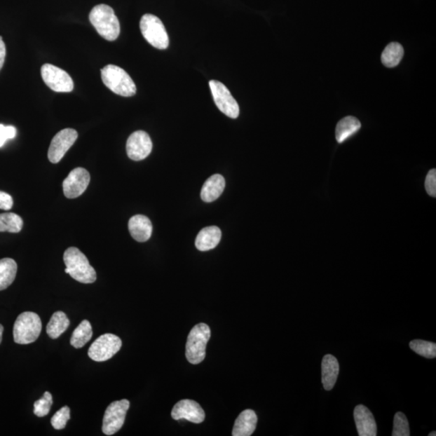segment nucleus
Segmentation results:
<instances>
[{"instance_id": "6", "label": "nucleus", "mask_w": 436, "mask_h": 436, "mask_svg": "<svg viewBox=\"0 0 436 436\" xmlns=\"http://www.w3.org/2000/svg\"><path fill=\"white\" fill-rule=\"evenodd\" d=\"M140 29L144 39L158 50H166L169 46V37L161 19L152 14L143 15Z\"/></svg>"}, {"instance_id": "24", "label": "nucleus", "mask_w": 436, "mask_h": 436, "mask_svg": "<svg viewBox=\"0 0 436 436\" xmlns=\"http://www.w3.org/2000/svg\"><path fill=\"white\" fill-rule=\"evenodd\" d=\"M93 336L91 323L83 320L74 329L71 339V344L74 348H81L91 340Z\"/></svg>"}, {"instance_id": "14", "label": "nucleus", "mask_w": 436, "mask_h": 436, "mask_svg": "<svg viewBox=\"0 0 436 436\" xmlns=\"http://www.w3.org/2000/svg\"><path fill=\"white\" fill-rule=\"evenodd\" d=\"M172 417L175 420L186 419L191 423H200L205 418V413L198 402L184 400L175 404Z\"/></svg>"}, {"instance_id": "7", "label": "nucleus", "mask_w": 436, "mask_h": 436, "mask_svg": "<svg viewBox=\"0 0 436 436\" xmlns=\"http://www.w3.org/2000/svg\"><path fill=\"white\" fill-rule=\"evenodd\" d=\"M121 339L113 334H104L95 339L88 350L89 357L97 362L109 360L121 348Z\"/></svg>"}, {"instance_id": "15", "label": "nucleus", "mask_w": 436, "mask_h": 436, "mask_svg": "<svg viewBox=\"0 0 436 436\" xmlns=\"http://www.w3.org/2000/svg\"><path fill=\"white\" fill-rule=\"evenodd\" d=\"M354 418L360 436H376V423L370 409L358 405L354 409Z\"/></svg>"}, {"instance_id": "8", "label": "nucleus", "mask_w": 436, "mask_h": 436, "mask_svg": "<svg viewBox=\"0 0 436 436\" xmlns=\"http://www.w3.org/2000/svg\"><path fill=\"white\" fill-rule=\"evenodd\" d=\"M130 402L123 400L111 402L106 409L102 430L106 435H113L121 430L125 423Z\"/></svg>"}, {"instance_id": "25", "label": "nucleus", "mask_w": 436, "mask_h": 436, "mask_svg": "<svg viewBox=\"0 0 436 436\" xmlns=\"http://www.w3.org/2000/svg\"><path fill=\"white\" fill-rule=\"evenodd\" d=\"M404 55L403 47L397 42H392L386 47L381 55V62L389 68L395 67L400 63Z\"/></svg>"}, {"instance_id": "33", "label": "nucleus", "mask_w": 436, "mask_h": 436, "mask_svg": "<svg viewBox=\"0 0 436 436\" xmlns=\"http://www.w3.org/2000/svg\"><path fill=\"white\" fill-rule=\"evenodd\" d=\"M13 206V199L9 194L0 191V210H10Z\"/></svg>"}, {"instance_id": "35", "label": "nucleus", "mask_w": 436, "mask_h": 436, "mask_svg": "<svg viewBox=\"0 0 436 436\" xmlns=\"http://www.w3.org/2000/svg\"><path fill=\"white\" fill-rule=\"evenodd\" d=\"M3 333H4V327L0 324V343L2 342L3 339Z\"/></svg>"}, {"instance_id": "32", "label": "nucleus", "mask_w": 436, "mask_h": 436, "mask_svg": "<svg viewBox=\"0 0 436 436\" xmlns=\"http://www.w3.org/2000/svg\"><path fill=\"white\" fill-rule=\"evenodd\" d=\"M425 189L429 196L436 198V170L432 169L428 172L425 179Z\"/></svg>"}, {"instance_id": "5", "label": "nucleus", "mask_w": 436, "mask_h": 436, "mask_svg": "<svg viewBox=\"0 0 436 436\" xmlns=\"http://www.w3.org/2000/svg\"><path fill=\"white\" fill-rule=\"evenodd\" d=\"M42 323L39 315L24 312L15 320L13 327L14 341L18 344H29L40 336Z\"/></svg>"}, {"instance_id": "31", "label": "nucleus", "mask_w": 436, "mask_h": 436, "mask_svg": "<svg viewBox=\"0 0 436 436\" xmlns=\"http://www.w3.org/2000/svg\"><path fill=\"white\" fill-rule=\"evenodd\" d=\"M15 136L17 129L14 126L0 124V147H2L8 140L13 139Z\"/></svg>"}, {"instance_id": "22", "label": "nucleus", "mask_w": 436, "mask_h": 436, "mask_svg": "<svg viewBox=\"0 0 436 436\" xmlns=\"http://www.w3.org/2000/svg\"><path fill=\"white\" fill-rule=\"evenodd\" d=\"M18 273V264L10 258L0 259V291L13 283Z\"/></svg>"}, {"instance_id": "20", "label": "nucleus", "mask_w": 436, "mask_h": 436, "mask_svg": "<svg viewBox=\"0 0 436 436\" xmlns=\"http://www.w3.org/2000/svg\"><path fill=\"white\" fill-rule=\"evenodd\" d=\"M226 187L224 177L221 175H214L207 179L201 189V199L207 203L214 201L220 198Z\"/></svg>"}, {"instance_id": "17", "label": "nucleus", "mask_w": 436, "mask_h": 436, "mask_svg": "<svg viewBox=\"0 0 436 436\" xmlns=\"http://www.w3.org/2000/svg\"><path fill=\"white\" fill-rule=\"evenodd\" d=\"M339 373L338 360L332 355L324 356L322 362V382L324 389L332 390L336 385Z\"/></svg>"}, {"instance_id": "26", "label": "nucleus", "mask_w": 436, "mask_h": 436, "mask_svg": "<svg viewBox=\"0 0 436 436\" xmlns=\"http://www.w3.org/2000/svg\"><path fill=\"white\" fill-rule=\"evenodd\" d=\"M23 225L22 218L13 212L0 214V232L19 233Z\"/></svg>"}, {"instance_id": "12", "label": "nucleus", "mask_w": 436, "mask_h": 436, "mask_svg": "<svg viewBox=\"0 0 436 436\" xmlns=\"http://www.w3.org/2000/svg\"><path fill=\"white\" fill-rule=\"evenodd\" d=\"M90 179L91 177L86 169H74L62 183L64 195L69 199L79 198L88 189Z\"/></svg>"}, {"instance_id": "2", "label": "nucleus", "mask_w": 436, "mask_h": 436, "mask_svg": "<svg viewBox=\"0 0 436 436\" xmlns=\"http://www.w3.org/2000/svg\"><path fill=\"white\" fill-rule=\"evenodd\" d=\"M89 20L97 33L105 40L114 41L120 35L121 26L113 8L106 4H100L91 11Z\"/></svg>"}, {"instance_id": "28", "label": "nucleus", "mask_w": 436, "mask_h": 436, "mask_svg": "<svg viewBox=\"0 0 436 436\" xmlns=\"http://www.w3.org/2000/svg\"><path fill=\"white\" fill-rule=\"evenodd\" d=\"M409 427L407 418L402 412H397L393 418V436H409Z\"/></svg>"}, {"instance_id": "34", "label": "nucleus", "mask_w": 436, "mask_h": 436, "mask_svg": "<svg viewBox=\"0 0 436 436\" xmlns=\"http://www.w3.org/2000/svg\"><path fill=\"white\" fill-rule=\"evenodd\" d=\"M5 57H6V46L3 40H0V71L4 66Z\"/></svg>"}, {"instance_id": "30", "label": "nucleus", "mask_w": 436, "mask_h": 436, "mask_svg": "<svg viewBox=\"0 0 436 436\" xmlns=\"http://www.w3.org/2000/svg\"><path fill=\"white\" fill-rule=\"evenodd\" d=\"M71 418V411L68 407H64L57 411L51 418L53 428L56 430H62L66 428V425Z\"/></svg>"}, {"instance_id": "11", "label": "nucleus", "mask_w": 436, "mask_h": 436, "mask_svg": "<svg viewBox=\"0 0 436 436\" xmlns=\"http://www.w3.org/2000/svg\"><path fill=\"white\" fill-rule=\"evenodd\" d=\"M77 138L78 132L73 129H65L58 132L53 138L49 151H48L49 161L52 163H60L76 142Z\"/></svg>"}, {"instance_id": "37", "label": "nucleus", "mask_w": 436, "mask_h": 436, "mask_svg": "<svg viewBox=\"0 0 436 436\" xmlns=\"http://www.w3.org/2000/svg\"><path fill=\"white\" fill-rule=\"evenodd\" d=\"M0 40H3V37L0 36Z\"/></svg>"}, {"instance_id": "19", "label": "nucleus", "mask_w": 436, "mask_h": 436, "mask_svg": "<svg viewBox=\"0 0 436 436\" xmlns=\"http://www.w3.org/2000/svg\"><path fill=\"white\" fill-rule=\"evenodd\" d=\"M222 231L217 226L204 228L196 238V247L200 252L210 251L219 244Z\"/></svg>"}, {"instance_id": "29", "label": "nucleus", "mask_w": 436, "mask_h": 436, "mask_svg": "<svg viewBox=\"0 0 436 436\" xmlns=\"http://www.w3.org/2000/svg\"><path fill=\"white\" fill-rule=\"evenodd\" d=\"M53 405V397L51 393L46 392L43 397L34 402V414L37 417H45L50 413Z\"/></svg>"}, {"instance_id": "16", "label": "nucleus", "mask_w": 436, "mask_h": 436, "mask_svg": "<svg viewBox=\"0 0 436 436\" xmlns=\"http://www.w3.org/2000/svg\"><path fill=\"white\" fill-rule=\"evenodd\" d=\"M129 231L132 238L139 243H144L151 238L153 231L152 223L146 216L132 217L129 222Z\"/></svg>"}, {"instance_id": "18", "label": "nucleus", "mask_w": 436, "mask_h": 436, "mask_svg": "<svg viewBox=\"0 0 436 436\" xmlns=\"http://www.w3.org/2000/svg\"><path fill=\"white\" fill-rule=\"evenodd\" d=\"M258 422L257 414L252 409H245L237 418L233 426V436H250L253 434Z\"/></svg>"}, {"instance_id": "23", "label": "nucleus", "mask_w": 436, "mask_h": 436, "mask_svg": "<svg viewBox=\"0 0 436 436\" xmlns=\"http://www.w3.org/2000/svg\"><path fill=\"white\" fill-rule=\"evenodd\" d=\"M70 326V320H69L65 313L57 311L53 315L49 323L46 327L48 336L51 339H55L62 336L67 328Z\"/></svg>"}, {"instance_id": "36", "label": "nucleus", "mask_w": 436, "mask_h": 436, "mask_svg": "<svg viewBox=\"0 0 436 436\" xmlns=\"http://www.w3.org/2000/svg\"><path fill=\"white\" fill-rule=\"evenodd\" d=\"M428 435H429V436H435V435H436V432H432V433H430Z\"/></svg>"}, {"instance_id": "9", "label": "nucleus", "mask_w": 436, "mask_h": 436, "mask_svg": "<svg viewBox=\"0 0 436 436\" xmlns=\"http://www.w3.org/2000/svg\"><path fill=\"white\" fill-rule=\"evenodd\" d=\"M212 97L215 104L222 114L229 118L236 119L239 116V106L231 92L224 84L219 81H211L210 82Z\"/></svg>"}, {"instance_id": "27", "label": "nucleus", "mask_w": 436, "mask_h": 436, "mask_svg": "<svg viewBox=\"0 0 436 436\" xmlns=\"http://www.w3.org/2000/svg\"><path fill=\"white\" fill-rule=\"evenodd\" d=\"M409 348L418 355L425 358L433 359L436 356V344L432 342L425 341L422 339L413 340L409 343Z\"/></svg>"}, {"instance_id": "1", "label": "nucleus", "mask_w": 436, "mask_h": 436, "mask_svg": "<svg viewBox=\"0 0 436 436\" xmlns=\"http://www.w3.org/2000/svg\"><path fill=\"white\" fill-rule=\"evenodd\" d=\"M66 273L82 284H93L97 280V273L90 264L86 255L76 247H70L63 254Z\"/></svg>"}, {"instance_id": "21", "label": "nucleus", "mask_w": 436, "mask_h": 436, "mask_svg": "<svg viewBox=\"0 0 436 436\" xmlns=\"http://www.w3.org/2000/svg\"><path fill=\"white\" fill-rule=\"evenodd\" d=\"M361 124L354 116H346L340 121L336 129V138L339 143H343L357 132Z\"/></svg>"}, {"instance_id": "3", "label": "nucleus", "mask_w": 436, "mask_h": 436, "mask_svg": "<svg viewBox=\"0 0 436 436\" xmlns=\"http://www.w3.org/2000/svg\"><path fill=\"white\" fill-rule=\"evenodd\" d=\"M101 78L105 86L121 97H130L136 94V85L123 69L108 65L101 70Z\"/></svg>"}, {"instance_id": "4", "label": "nucleus", "mask_w": 436, "mask_h": 436, "mask_svg": "<svg viewBox=\"0 0 436 436\" xmlns=\"http://www.w3.org/2000/svg\"><path fill=\"white\" fill-rule=\"evenodd\" d=\"M211 336L210 328L205 323L196 325L189 334L186 343V358L193 365H198L205 358L206 345Z\"/></svg>"}, {"instance_id": "13", "label": "nucleus", "mask_w": 436, "mask_h": 436, "mask_svg": "<svg viewBox=\"0 0 436 436\" xmlns=\"http://www.w3.org/2000/svg\"><path fill=\"white\" fill-rule=\"evenodd\" d=\"M153 144L150 136L144 131H136L128 138L127 155L132 161H141L152 151Z\"/></svg>"}, {"instance_id": "10", "label": "nucleus", "mask_w": 436, "mask_h": 436, "mask_svg": "<svg viewBox=\"0 0 436 436\" xmlns=\"http://www.w3.org/2000/svg\"><path fill=\"white\" fill-rule=\"evenodd\" d=\"M41 77L53 91L56 93H71L74 89L72 79L65 71L51 64H45L41 67Z\"/></svg>"}]
</instances>
